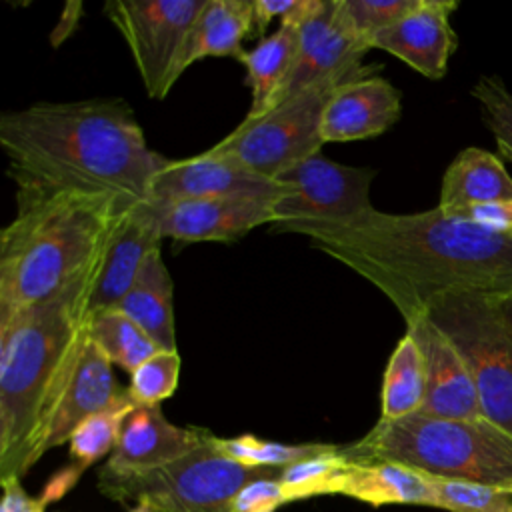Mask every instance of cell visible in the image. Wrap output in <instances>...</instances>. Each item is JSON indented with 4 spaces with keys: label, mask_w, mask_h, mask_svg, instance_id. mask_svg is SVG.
I'll list each match as a JSON object with an SVG mask.
<instances>
[{
    "label": "cell",
    "mask_w": 512,
    "mask_h": 512,
    "mask_svg": "<svg viewBox=\"0 0 512 512\" xmlns=\"http://www.w3.org/2000/svg\"><path fill=\"white\" fill-rule=\"evenodd\" d=\"M162 238L148 214L146 202L128 210L116 224L102 252L94 288L90 294V314L118 308L132 288L142 264Z\"/></svg>",
    "instance_id": "d6986e66"
},
{
    "label": "cell",
    "mask_w": 512,
    "mask_h": 512,
    "mask_svg": "<svg viewBox=\"0 0 512 512\" xmlns=\"http://www.w3.org/2000/svg\"><path fill=\"white\" fill-rule=\"evenodd\" d=\"M278 180L288 192L274 202L278 222L272 232H298L306 226H346L372 210L374 170L338 164L322 152L298 162Z\"/></svg>",
    "instance_id": "9c48e42d"
},
{
    "label": "cell",
    "mask_w": 512,
    "mask_h": 512,
    "mask_svg": "<svg viewBox=\"0 0 512 512\" xmlns=\"http://www.w3.org/2000/svg\"><path fill=\"white\" fill-rule=\"evenodd\" d=\"M172 304V278L164 264L162 250L156 248L142 264L132 288L118 304V310L132 318L158 344L160 350H178Z\"/></svg>",
    "instance_id": "603a6c76"
},
{
    "label": "cell",
    "mask_w": 512,
    "mask_h": 512,
    "mask_svg": "<svg viewBox=\"0 0 512 512\" xmlns=\"http://www.w3.org/2000/svg\"><path fill=\"white\" fill-rule=\"evenodd\" d=\"M212 432L172 424L160 406H136L122 424L120 438L108 462L110 474H138L170 464L212 440Z\"/></svg>",
    "instance_id": "5bb4252c"
},
{
    "label": "cell",
    "mask_w": 512,
    "mask_h": 512,
    "mask_svg": "<svg viewBox=\"0 0 512 512\" xmlns=\"http://www.w3.org/2000/svg\"><path fill=\"white\" fill-rule=\"evenodd\" d=\"M462 216H468L470 220H474L494 232L512 234V200L476 206V208L464 212Z\"/></svg>",
    "instance_id": "d590c367"
},
{
    "label": "cell",
    "mask_w": 512,
    "mask_h": 512,
    "mask_svg": "<svg viewBox=\"0 0 512 512\" xmlns=\"http://www.w3.org/2000/svg\"><path fill=\"white\" fill-rule=\"evenodd\" d=\"M216 448L252 468H284L298 460L328 452L334 444H320V442H306V444H282L274 440H264L254 434H240L234 438H214Z\"/></svg>",
    "instance_id": "f1b7e54d"
},
{
    "label": "cell",
    "mask_w": 512,
    "mask_h": 512,
    "mask_svg": "<svg viewBox=\"0 0 512 512\" xmlns=\"http://www.w3.org/2000/svg\"><path fill=\"white\" fill-rule=\"evenodd\" d=\"M456 8L454 0H420L410 14L380 30L370 40V48L396 56L430 80H440L458 46L450 26V14Z\"/></svg>",
    "instance_id": "9a60e30c"
},
{
    "label": "cell",
    "mask_w": 512,
    "mask_h": 512,
    "mask_svg": "<svg viewBox=\"0 0 512 512\" xmlns=\"http://www.w3.org/2000/svg\"><path fill=\"white\" fill-rule=\"evenodd\" d=\"M426 398L424 356L406 330L390 354L382 376L380 420H398L422 410Z\"/></svg>",
    "instance_id": "d4e9b609"
},
{
    "label": "cell",
    "mask_w": 512,
    "mask_h": 512,
    "mask_svg": "<svg viewBox=\"0 0 512 512\" xmlns=\"http://www.w3.org/2000/svg\"><path fill=\"white\" fill-rule=\"evenodd\" d=\"M320 2L322 0H252L254 26L258 34H264L272 20L302 26L316 12Z\"/></svg>",
    "instance_id": "d6a6232c"
},
{
    "label": "cell",
    "mask_w": 512,
    "mask_h": 512,
    "mask_svg": "<svg viewBox=\"0 0 512 512\" xmlns=\"http://www.w3.org/2000/svg\"><path fill=\"white\" fill-rule=\"evenodd\" d=\"M278 476H266L246 484L236 494L232 512H276L282 504H286Z\"/></svg>",
    "instance_id": "836d02e7"
},
{
    "label": "cell",
    "mask_w": 512,
    "mask_h": 512,
    "mask_svg": "<svg viewBox=\"0 0 512 512\" xmlns=\"http://www.w3.org/2000/svg\"><path fill=\"white\" fill-rule=\"evenodd\" d=\"M336 8L338 0H322L316 12L300 26L298 56L274 106L334 74L364 68L362 56L372 48L342 24Z\"/></svg>",
    "instance_id": "4fadbf2b"
},
{
    "label": "cell",
    "mask_w": 512,
    "mask_h": 512,
    "mask_svg": "<svg viewBox=\"0 0 512 512\" xmlns=\"http://www.w3.org/2000/svg\"><path fill=\"white\" fill-rule=\"evenodd\" d=\"M114 364L100 350V346L86 338L74 374L42 434V440L36 448L34 460L38 462L48 450L70 440L72 432L92 414L102 412L104 408L118 402L128 394V388L118 384L114 374Z\"/></svg>",
    "instance_id": "ac0fdd59"
},
{
    "label": "cell",
    "mask_w": 512,
    "mask_h": 512,
    "mask_svg": "<svg viewBox=\"0 0 512 512\" xmlns=\"http://www.w3.org/2000/svg\"><path fill=\"white\" fill-rule=\"evenodd\" d=\"M374 68L334 74L302 94L288 98L262 116L244 118L228 136L208 148L228 156L248 170L278 180L298 162L322 152L320 124L332 92L354 78L372 74Z\"/></svg>",
    "instance_id": "ba28073f"
},
{
    "label": "cell",
    "mask_w": 512,
    "mask_h": 512,
    "mask_svg": "<svg viewBox=\"0 0 512 512\" xmlns=\"http://www.w3.org/2000/svg\"><path fill=\"white\" fill-rule=\"evenodd\" d=\"M296 234L376 286L406 324L444 294L512 292V234L438 206L414 214L372 210L346 226H306Z\"/></svg>",
    "instance_id": "6da1fadb"
},
{
    "label": "cell",
    "mask_w": 512,
    "mask_h": 512,
    "mask_svg": "<svg viewBox=\"0 0 512 512\" xmlns=\"http://www.w3.org/2000/svg\"><path fill=\"white\" fill-rule=\"evenodd\" d=\"M424 316L454 344L474 380L482 418L512 436V330L494 296L456 292Z\"/></svg>",
    "instance_id": "52a82bcc"
},
{
    "label": "cell",
    "mask_w": 512,
    "mask_h": 512,
    "mask_svg": "<svg viewBox=\"0 0 512 512\" xmlns=\"http://www.w3.org/2000/svg\"><path fill=\"white\" fill-rule=\"evenodd\" d=\"M146 208L160 238L176 242H234L258 226L278 222L274 202L240 196L148 200Z\"/></svg>",
    "instance_id": "8fae6325"
},
{
    "label": "cell",
    "mask_w": 512,
    "mask_h": 512,
    "mask_svg": "<svg viewBox=\"0 0 512 512\" xmlns=\"http://www.w3.org/2000/svg\"><path fill=\"white\" fill-rule=\"evenodd\" d=\"M282 180L264 178L240 162L210 150L182 160H168L152 182L150 200L172 202L188 198H258L276 202L288 192Z\"/></svg>",
    "instance_id": "7c38bea8"
},
{
    "label": "cell",
    "mask_w": 512,
    "mask_h": 512,
    "mask_svg": "<svg viewBox=\"0 0 512 512\" xmlns=\"http://www.w3.org/2000/svg\"><path fill=\"white\" fill-rule=\"evenodd\" d=\"M214 438L148 472L110 474L100 470L98 488L116 502H134L152 512H232V502L246 484L280 474L282 468H252L224 456Z\"/></svg>",
    "instance_id": "8992f818"
},
{
    "label": "cell",
    "mask_w": 512,
    "mask_h": 512,
    "mask_svg": "<svg viewBox=\"0 0 512 512\" xmlns=\"http://www.w3.org/2000/svg\"><path fill=\"white\" fill-rule=\"evenodd\" d=\"M496 304H498V310H500V314L504 316L506 324H508L510 330H512V292H508V294L496 298Z\"/></svg>",
    "instance_id": "f35d334b"
},
{
    "label": "cell",
    "mask_w": 512,
    "mask_h": 512,
    "mask_svg": "<svg viewBox=\"0 0 512 512\" xmlns=\"http://www.w3.org/2000/svg\"><path fill=\"white\" fill-rule=\"evenodd\" d=\"M354 462H398L430 476L512 490V436L488 422L410 414L378 420L358 442L342 446Z\"/></svg>",
    "instance_id": "5b68a950"
},
{
    "label": "cell",
    "mask_w": 512,
    "mask_h": 512,
    "mask_svg": "<svg viewBox=\"0 0 512 512\" xmlns=\"http://www.w3.org/2000/svg\"><path fill=\"white\" fill-rule=\"evenodd\" d=\"M370 506L384 504H418L434 506V490L426 472L416 468L378 460V462H354L340 484V492Z\"/></svg>",
    "instance_id": "7402d4cb"
},
{
    "label": "cell",
    "mask_w": 512,
    "mask_h": 512,
    "mask_svg": "<svg viewBox=\"0 0 512 512\" xmlns=\"http://www.w3.org/2000/svg\"><path fill=\"white\" fill-rule=\"evenodd\" d=\"M178 350H158L144 360L132 374L128 394L136 406H160L178 388L180 378Z\"/></svg>",
    "instance_id": "4dcf8cb0"
},
{
    "label": "cell",
    "mask_w": 512,
    "mask_h": 512,
    "mask_svg": "<svg viewBox=\"0 0 512 512\" xmlns=\"http://www.w3.org/2000/svg\"><path fill=\"white\" fill-rule=\"evenodd\" d=\"M88 334L114 366L130 374L160 350L158 344L118 308L90 314Z\"/></svg>",
    "instance_id": "484cf974"
},
{
    "label": "cell",
    "mask_w": 512,
    "mask_h": 512,
    "mask_svg": "<svg viewBox=\"0 0 512 512\" xmlns=\"http://www.w3.org/2000/svg\"><path fill=\"white\" fill-rule=\"evenodd\" d=\"M0 148L16 202L104 194L134 208L150 200L168 158L154 152L122 98L34 102L0 116Z\"/></svg>",
    "instance_id": "7a4b0ae2"
},
{
    "label": "cell",
    "mask_w": 512,
    "mask_h": 512,
    "mask_svg": "<svg viewBox=\"0 0 512 512\" xmlns=\"http://www.w3.org/2000/svg\"><path fill=\"white\" fill-rule=\"evenodd\" d=\"M2 482V502L0 512H44L46 504L40 498L26 494L20 484V476H4Z\"/></svg>",
    "instance_id": "e575fe53"
},
{
    "label": "cell",
    "mask_w": 512,
    "mask_h": 512,
    "mask_svg": "<svg viewBox=\"0 0 512 512\" xmlns=\"http://www.w3.org/2000/svg\"><path fill=\"white\" fill-rule=\"evenodd\" d=\"M512 200V178L496 154L464 148L446 168L438 208L464 214L476 206Z\"/></svg>",
    "instance_id": "ffe728a7"
},
{
    "label": "cell",
    "mask_w": 512,
    "mask_h": 512,
    "mask_svg": "<svg viewBox=\"0 0 512 512\" xmlns=\"http://www.w3.org/2000/svg\"><path fill=\"white\" fill-rule=\"evenodd\" d=\"M70 10H72V4H68V6L64 8V12H62V18H60V22H58V26H56V30H54V36H52V42H54V44H58V42H62L64 38H68V36L72 34V30L78 26V14H80L82 6H80L74 14H70Z\"/></svg>",
    "instance_id": "74e56055"
},
{
    "label": "cell",
    "mask_w": 512,
    "mask_h": 512,
    "mask_svg": "<svg viewBox=\"0 0 512 512\" xmlns=\"http://www.w3.org/2000/svg\"><path fill=\"white\" fill-rule=\"evenodd\" d=\"M420 0H338V18L360 40H370L410 14Z\"/></svg>",
    "instance_id": "1f68e13d"
},
{
    "label": "cell",
    "mask_w": 512,
    "mask_h": 512,
    "mask_svg": "<svg viewBox=\"0 0 512 512\" xmlns=\"http://www.w3.org/2000/svg\"><path fill=\"white\" fill-rule=\"evenodd\" d=\"M98 266L100 260L46 300L0 310V478L22 476L36 464V448L88 338Z\"/></svg>",
    "instance_id": "3957f363"
},
{
    "label": "cell",
    "mask_w": 512,
    "mask_h": 512,
    "mask_svg": "<svg viewBox=\"0 0 512 512\" xmlns=\"http://www.w3.org/2000/svg\"><path fill=\"white\" fill-rule=\"evenodd\" d=\"M402 114L400 90L382 76L366 74L340 84L322 114L324 144L352 142L384 134Z\"/></svg>",
    "instance_id": "e0dca14e"
},
{
    "label": "cell",
    "mask_w": 512,
    "mask_h": 512,
    "mask_svg": "<svg viewBox=\"0 0 512 512\" xmlns=\"http://www.w3.org/2000/svg\"><path fill=\"white\" fill-rule=\"evenodd\" d=\"M254 28L252 0H206L194 20L176 64V80L194 62L208 56H230L240 60L242 40Z\"/></svg>",
    "instance_id": "44dd1931"
},
{
    "label": "cell",
    "mask_w": 512,
    "mask_h": 512,
    "mask_svg": "<svg viewBox=\"0 0 512 512\" xmlns=\"http://www.w3.org/2000/svg\"><path fill=\"white\" fill-rule=\"evenodd\" d=\"M132 208L104 194L16 202L0 234V310L46 300L92 268Z\"/></svg>",
    "instance_id": "277c9868"
},
{
    "label": "cell",
    "mask_w": 512,
    "mask_h": 512,
    "mask_svg": "<svg viewBox=\"0 0 512 512\" xmlns=\"http://www.w3.org/2000/svg\"><path fill=\"white\" fill-rule=\"evenodd\" d=\"M348 468L350 458L342 446L334 444L328 452L284 466L278 480L286 502H294L320 494H338Z\"/></svg>",
    "instance_id": "4316f807"
},
{
    "label": "cell",
    "mask_w": 512,
    "mask_h": 512,
    "mask_svg": "<svg viewBox=\"0 0 512 512\" xmlns=\"http://www.w3.org/2000/svg\"><path fill=\"white\" fill-rule=\"evenodd\" d=\"M300 42V26L280 24L276 32L262 38L254 48L244 50L240 62L246 68V86L250 88L252 104L246 118L266 114L282 92Z\"/></svg>",
    "instance_id": "cb8c5ba5"
},
{
    "label": "cell",
    "mask_w": 512,
    "mask_h": 512,
    "mask_svg": "<svg viewBox=\"0 0 512 512\" xmlns=\"http://www.w3.org/2000/svg\"><path fill=\"white\" fill-rule=\"evenodd\" d=\"M426 368V398L420 414L448 420L482 418L474 380L454 344L422 314L406 324Z\"/></svg>",
    "instance_id": "2e32d148"
},
{
    "label": "cell",
    "mask_w": 512,
    "mask_h": 512,
    "mask_svg": "<svg viewBox=\"0 0 512 512\" xmlns=\"http://www.w3.org/2000/svg\"><path fill=\"white\" fill-rule=\"evenodd\" d=\"M82 472H84V468H80V466L74 464V462H72L70 466L58 470V472L50 478V482L44 486V492H42L40 500H42L44 504H48V502H52V500L62 498L70 488H74V484L78 482V478L82 476Z\"/></svg>",
    "instance_id": "8d00e7d4"
},
{
    "label": "cell",
    "mask_w": 512,
    "mask_h": 512,
    "mask_svg": "<svg viewBox=\"0 0 512 512\" xmlns=\"http://www.w3.org/2000/svg\"><path fill=\"white\" fill-rule=\"evenodd\" d=\"M130 512H152V510L146 508V506H134Z\"/></svg>",
    "instance_id": "ab89813d"
},
{
    "label": "cell",
    "mask_w": 512,
    "mask_h": 512,
    "mask_svg": "<svg viewBox=\"0 0 512 512\" xmlns=\"http://www.w3.org/2000/svg\"><path fill=\"white\" fill-rule=\"evenodd\" d=\"M206 0H110L104 14L124 38L146 94L164 100L186 36Z\"/></svg>",
    "instance_id": "30bf717a"
},
{
    "label": "cell",
    "mask_w": 512,
    "mask_h": 512,
    "mask_svg": "<svg viewBox=\"0 0 512 512\" xmlns=\"http://www.w3.org/2000/svg\"><path fill=\"white\" fill-rule=\"evenodd\" d=\"M134 408V400L130 398V394H126L112 406L86 418L68 440L72 462L86 470L102 456L112 454L118 444L122 424Z\"/></svg>",
    "instance_id": "83f0119b"
},
{
    "label": "cell",
    "mask_w": 512,
    "mask_h": 512,
    "mask_svg": "<svg viewBox=\"0 0 512 512\" xmlns=\"http://www.w3.org/2000/svg\"><path fill=\"white\" fill-rule=\"evenodd\" d=\"M436 508L450 512H512V490L430 476Z\"/></svg>",
    "instance_id": "f546056e"
}]
</instances>
